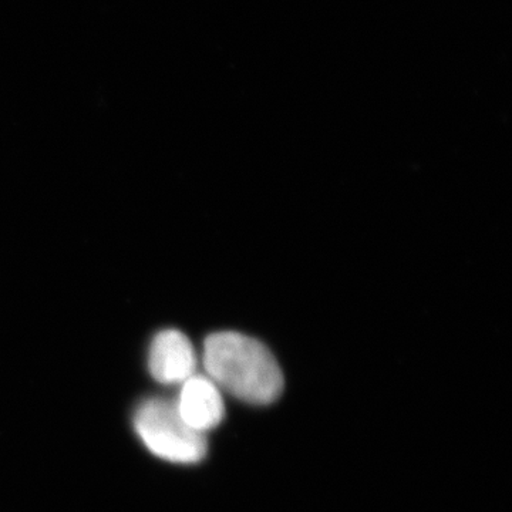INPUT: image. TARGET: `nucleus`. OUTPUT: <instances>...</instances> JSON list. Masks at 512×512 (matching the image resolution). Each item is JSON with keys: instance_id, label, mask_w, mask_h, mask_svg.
Instances as JSON below:
<instances>
[{"instance_id": "1", "label": "nucleus", "mask_w": 512, "mask_h": 512, "mask_svg": "<svg viewBox=\"0 0 512 512\" xmlns=\"http://www.w3.org/2000/svg\"><path fill=\"white\" fill-rule=\"evenodd\" d=\"M202 359L212 382L242 402L266 406L284 390V375L271 350L249 336L214 333L205 340Z\"/></svg>"}, {"instance_id": "2", "label": "nucleus", "mask_w": 512, "mask_h": 512, "mask_svg": "<svg viewBox=\"0 0 512 512\" xmlns=\"http://www.w3.org/2000/svg\"><path fill=\"white\" fill-rule=\"evenodd\" d=\"M134 424L151 453L171 463H200L207 454L205 434L185 424L175 403L163 399L147 400L138 407Z\"/></svg>"}, {"instance_id": "3", "label": "nucleus", "mask_w": 512, "mask_h": 512, "mask_svg": "<svg viewBox=\"0 0 512 512\" xmlns=\"http://www.w3.org/2000/svg\"><path fill=\"white\" fill-rule=\"evenodd\" d=\"M148 366L157 382L183 384L195 375L197 356L184 333L167 329L158 333L151 343Z\"/></svg>"}, {"instance_id": "4", "label": "nucleus", "mask_w": 512, "mask_h": 512, "mask_svg": "<svg viewBox=\"0 0 512 512\" xmlns=\"http://www.w3.org/2000/svg\"><path fill=\"white\" fill-rule=\"evenodd\" d=\"M175 407L185 424L201 434L215 429L225 414L221 389L208 376L194 375L181 384Z\"/></svg>"}]
</instances>
